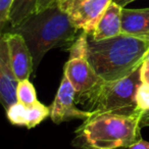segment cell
<instances>
[{"label": "cell", "mask_w": 149, "mask_h": 149, "mask_svg": "<svg viewBox=\"0 0 149 149\" xmlns=\"http://www.w3.org/2000/svg\"><path fill=\"white\" fill-rule=\"evenodd\" d=\"M137 108L141 112L149 109V85L141 83L136 94Z\"/></svg>", "instance_id": "16"}, {"label": "cell", "mask_w": 149, "mask_h": 149, "mask_svg": "<svg viewBox=\"0 0 149 149\" xmlns=\"http://www.w3.org/2000/svg\"><path fill=\"white\" fill-rule=\"evenodd\" d=\"M149 126V109L141 112L140 116V127L141 129Z\"/></svg>", "instance_id": "20"}, {"label": "cell", "mask_w": 149, "mask_h": 149, "mask_svg": "<svg viewBox=\"0 0 149 149\" xmlns=\"http://www.w3.org/2000/svg\"><path fill=\"white\" fill-rule=\"evenodd\" d=\"M5 111L7 118L11 124L15 126L26 127L28 129L38 126L45 118L50 116V107L40 101H36L30 105L17 101Z\"/></svg>", "instance_id": "10"}, {"label": "cell", "mask_w": 149, "mask_h": 149, "mask_svg": "<svg viewBox=\"0 0 149 149\" xmlns=\"http://www.w3.org/2000/svg\"><path fill=\"white\" fill-rule=\"evenodd\" d=\"M122 8L112 1L101 15L91 34L95 41L109 39L122 34Z\"/></svg>", "instance_id": "11"}, {"label": "cell", "mask_w": 149, "mask_h": 149, "mask_svg": "<svg viewBox=\"0 0 149 149\" xmlns=\"http://www.w3.org/2000/svg\"><path fill=\"white\" fill-rule=\"evenodd\" d=\"M76 91L68 78L62 76L59 88L57 90L54 100L50 107V118L52 122L59 125L63 122L72 120H86L93 114V111L82 110L77 107L76 103Z\"/></svg>", "instance_id": "7"}, {"label": "cell", "mask_w": 149, "mask_h": 149, "mask_svg": "<svg viewBox=\"0 0 149 149\" xmlns=\"http://www.w3.org/2000/svg\"><path fill=\"white\" fill-rule=\"evenodd\" d=\"M112 1L118 5H120V7H126V5L130 4L131 2H133L135 0H112Z\"/></svg>", "instance_id": "21"}, {"label": "cell", "mask_w": 149, "mask_h": 149, "mask_svg": "<svg viewBox=\"0 0 149 149\" xmlns=\"http://www.w3.org/2000/svg\"><path fill=\"white\" fill-rule=\"evenodd\" d=\"M17 83L10 65L6 42L3 35H0V103L5 110L17 101Z\"/></svg>", "instance_id": "9"}, {"label": "cell", "mask_w": 149, "mask_h": 149, "mask_svg": "<svg viewBox=\"0 0 149 149\" xmlns=\"http://www.w3.org/2000/svg\"><path fill=\"white\" fill-rule=\"evenodd\" d=\"M122 34L149 40V8H122Z\"/></svg>", "instance_id": "12"}, {"label": "cell", "mask_w": 149, "mask_h": 149, "mask_svg": "<svg viewBox=\"0 0 149 149\" xmlns=\"http://www.w3.org/2000/svg\"><path fill=\"white\" fill-rule=\"evenodd\" d=\"M140 78L141 82L149 85V64L143 61L141 64V70H140Z\"/></svg>", "instance_id": "18"}, {"label": "cell", "mask_w": 149, "mask_h": 149, "mask_svg": "<svg viewBox=\"0 0 149 149\" xmlns=\"http://www.w3.org/2000/svg\"><path fill=\"white\" fill-rule=\"evenodd\" d=\"M5 32L19 34L25 39L33 59V76H36L48 51L56 47H70L79 36V30L58 5L33 13L19 26Z\"/></svg>", "instance_id": "1"}, {"label": "cell", "mask_w": 149, "mask_h": 149, "mask_svg": "<svg viewBox=\"0 0 149 149\" xmlns=\"http://www.w3.org/2000/svg\"><path fill=\"white\" fill-rule=\"evenodd\" d=\"M9 60L13 72L17 81L30 79L33 74V59L25 39L19 34L4 32Z\"/></svg>", "instance_id": "8"}, {"label": "cell", "mask_w": 149, "mask_h": 149, "mask_svg": "<svg viewBox=\"0 0 149 149\" xmlns=\"http://www.w3.org/2000/svg\"><path fill=\"white\" fill-rule=\"evenodd\" d=\"M15 0H0V35L7 30L9 15Z\"/></svg>", "instance_id": "15"}, {"label": "cell", "mask_w": 149, "mask_h": 149, "mask_svg": "<svg viewBox=\"0 0 149 149\" xmlns=\"http://www.w3.org/2000/svg\"><path fill=\"white\" fill-rule=\"evenodd\" d=\"M59 0H38L37 2V11L44 10L49 7L57 6Z\"/></svg>", "instance_id": "17"}, {"label": "cell", "mask_w": 149, "mask_h": 149, "mask_svg": "<svg viewBox=\"0 0 149 149\" xmlns=\"http://www.w3.org/2000/svg\"><path fill=\"white\" fill-rule=\"evenodd\" d=\"M38 0H15L9 15L10 28L17 27L27 17L37 13Z\"/></svg>", "instance_id": "13"}, {"label": "cell", "mask_w": 149, "mask_h": 149, "mask_svg": "<svg viewBox=\"0 0 149 149\" xmlns=\"http://www.w3.org/2000/svg\"><path fill=\"white\" fill-rule=\"evenodd\" d=\"M112 0H59L58 6L79 31L91 34Z\"/></svg>", "instance_id": "6"}, {"label": "cell", "mask_w": 149, "mask_h": 149, "mask_svg": "<svg viewBox=\"0 0 149 149\" xmlns=\"http://www.w3.org/2000/svg\"><path fill=\"white\" fill-rule=\"evenodd\" d=\"M149 52V40L120 34L95 41L88 35V58L104 82L123 79L142 64Z\"/></svg>", "instance_id": "2"}, {"label": "cell", "mask_w": 149, "mask_h": 149, "mask_svg": "<svg viewBox=\"0 0 149 149\" xmlns=\"http://www.w3.org/2000/svg\"><path fill=\"white\" fill-rule=\"evenodd\" d=\"M88 35L85 32L79 34L70 47L68 60L63 68V74L74 87L79 102L93 93L103 82L88 58Z\"/></svg>", "instance_id": "5"}, {"label": "cell", "mask_w": 149, "mask_h": 149, "mask_svg": "<svg viewBox=\"0 0 149 149\" xmlns=\"http://www.w3.org/2000/svg\"><path fill=\"white\" fill-rule=\"evenodd\" d=\"M141 113H94L76 130L72 146L80 149L127 148L142 139Z\"/></svg>", "instance_id": "3"}, {"label": "cell", "mask_w": 149, "mask_h": 149, "mask_svg": "<svg viewBox=\"0 0 149 149\" xmlns=\"http://www.w3.org/2000/svg\"><path fill=\"white\" fill-rule=\"evenodd\" d=\"M17 99L19 102L26 105H30L38 101L35 87L30 79L19 81L17 87Z\"/></svg>", "instance_id": "14"}, {"label": "cell", "mask_w": 149, "mask_h": 149, "mask_svg": "<svg viewBox=\"0 0 149 149\" xmlns=\"http://www.w3.org/2000/svg\"><path fill=\"white\" fill-rule=\"evenodd\" d=\"M125 149H149V142L141 139L140 141H138L135 144L131 145V146L127 147Z\"/></svg>", "instance_id": "19"}, {"label": "cell", "mask_w": 149, "mask_h": 149, "mask_svg": "<svg viewBox=\"0 0 149 149\" xmlns=\"http://www.w3.org/2000/svg\"><path fill=\"white\" fill-rule=\"evenodd\" d=\"M141 65L123 79L102 84L83 100L90 104L94 113L118 112L134 114L141 113L137 108L136 94L141 85Z\"/></svg>", "instance_id": "4"}]
</instances>
